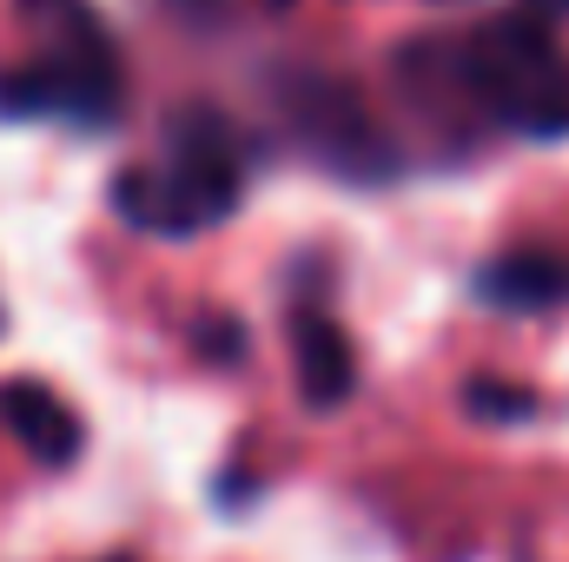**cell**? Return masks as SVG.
Instances as JSON below:
<instances>
[{"label": "cell", "instance_id": "cell-8", "mask_svg": "<svg viewBox=\"0 0 569 562\" xmlns=\"http://www.w3.org/2000/svg\"><path fill=\"white\" fill-rule=\"evenodd\" d=\"M463 411L470 418H490V423H517L537 411V398L523 384H503V378H470L463 384Z\"/></svg>", "mask_w": 569, "mask_h": 562}, {"label": "cell", "instance_id": "cell-1", "mask_svg": "<svg viewBox=\"0 0 569 562\" xmlns=\"http://www.w3.org/2000/svg\"><path fill=\"white\" fill-rule=\"evenodd\" d=\"M246 199V145L226 113L179 107L166 120V145L152 165H127L113 179V212L152 239H192L232 219Z\"/></svg>", "mask_w": 569, "mask_h": 562}, {"label": "cell", "instance_id": "cell-4", "mask_svg": "<svg viewBox=\"0 0 569 562\" xmlns=\"http://www.w3.org/2000/svg\"><path fill=\"white\" fill-rule=\"evenodd\" d=\"M279 113L318 165H331V172H345V179H358V185H385V179L398 172L391 140L371 127L365 100H358L338 73L284 67L279 73Z\"/></svg>", "mask_w": 569, "mask_h": 562}, {"label": "cell", "instance_id": "cell-3", "mask_svg": "<svg viewBox=\"0 0 569 562\" xmlns=\"http://www.w3.org/2000/svg\"><path fill=\"white\" fill-rule=\"evenodd\" d=\"M457 87L503 133H523V140L569 133V53L537 7L470 27V40L457 47Z\"/></svg>", "mask_w": 569, "mask_h": 562}, {"label": "cell", "instance_id": "cell-11", "mask_svg": "<svg viewBox=\"0 0 569 562\" xmlns=\"http://www.w3.org/2000/svg\"><path fill=\"white\" fill-rule=\"evenodd\" d=\"M543 7H563V13H569V0H537V13H543Z\"/></svg>", "mask_w": 569, "mask_h": 562}, {"label": "cell", "instance_id": "cell-9", "mask_svg": "<svg viewBox=\"0 0 569 562\" xmlns=\"http://www.w3.org/2000/svg\"><path fill=\"white\" fill-rule=\"evenodd\" d=\"M239 344H246V331H239L232 318H206V324H199V351H206V358L232 364V358H239Z\"/></svg>", "mask_w": 569, "mask_h": 562}, {"label": "cell", "instance_id": "cell-6", "mask_svg": "<svg viewBox=\"0 0 569 562\" xmlns=\"http://www.w3.org/2000/svg\"><path fill=\"white\" fill-rule=\"evenodd\" d=\"M0 423L20 436V450L47 470H67L80 456V418L47 384H0Z\"/></svg>", "mask_w": 569, "mask_h": 562}, {"label": "cell", "instance_id": "cell-5", "mask_svg": "<svg viewBox=\"0 0 569 562\" xmlns=\"http://www.w3.org/2000/svg\"><path fill=\"white\" fill-rule=\"evenodd\" d=\"M470 291L497 311H557L569 304V252H550V245L497 252L490 265H477Z\"/></svg>", "mask_w": 569, "mask_h": 562}, {"label": "cell", "instance_id": "cell-12", "mask_svg": "<svg viewBox=\"0 0 569 562\" xmlns=\"http://www.w3.org/2000/svg\"><path fill=\"white\" fill-rule=\"evenodd\" d=\"M113 562H127V556H113Z\"/></svg>", "mask_w": 569, "mask_h": 562}, {"label": "cell", "instance_id": "cell-10", "mask_svg": "<svg viewBox=\"0 0 569 562\" xmlns=\"http://www.w3.org/2000/svg\"><path fill=\"white\" fill-rule=\"evenodd\" d=\"M172 7H179V13H212L219 0H172Z\"/></svg>", "mask_w": 569, "mask_h": 562}, {"label": "cell", "instance_id": "cell-7", "mask_svg": "<svg viewBox=\"0 0 569 562\" xmlns=\"http://www.w3.org/2000/svg\"><path fill=\"white\" fill-rule=\"evenodd\" d=\"M291 338H298L291 351H298V391H305V404L311 411H338L351 398V384H358V358H351L345 331L325 311H298Z\"/></svg>", "mask_w": 569, "mask_h": 562}, {"label": "cell", "instance_id": "cell-2", "mask_svg": "<svg viewBox=\"0 0 569 562\" xmlns=\"http://www.w3.org/2000/svg\"><path fill=\"white\" fill-rule=\"evenodd\" d=\"M40 27V60L0 73V113L7 120H73L107 127L127 107V67L113 33L87 0H20Z\"/></svg>", "mask_w": 569, "mask_h": 562}]
</instances>
